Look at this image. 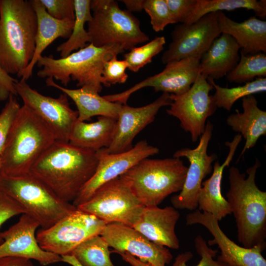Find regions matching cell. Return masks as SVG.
Instances as JSON below:
<instances>
[{
  "label": "cell",
  "mask_w": 266,
  "mask_h": 266,
  "mask_svg": "<svg viewBox=\"0 0 266 266\" xmlns=\"http://www.w3.org/2000/svg\"><path fill=\"white\" fill-rule=\"evenodd\" d=\"M92 19L87 23L90 43L101 47L116 45L124 50L149 40L140 27L139 20L114 0H91Z\"/></svg>",
  "instance_id": "obj_8"
},
{
  "label": "cell",
  "mask_w": 266,
  "mask_h": 266,
  "mask_svg": "<svg viewBox=\"0 0 266 266\" xmlns=\"http://www.w3.org/2000/svg\"><path fill=\"white\" fill-rule=\"evenodd\" d=\"M0 169H1V158H0Z\"/></svg>",
  "instance_id": "obj_47"
},
{
  "label": "cell",
  "mask_w": 266,
  "mask_h": 266,
  "mask_svg": "<svg viewBox=\"0 0 266 266\" xmlns=\"http://www.w3.org/2000/svg\"><path fill=\"white\" fill-rule=\"evenodd\" d=\"M48 13L59 20H74V0H40Z\"/></svg>",
  "instance_id": "obj_39"
},
{
  "label": "cell",
  "mask_w": 266,
  "mask_h": 266,
  "mask_svg": "<svg viewBox=\"0 0 266 266\" xmlns=\"http://www.w3.org/2000/svg\"><path fill=\"white\" fill-rule=\"evenodd\" d=\"M55 141L49 126L23 104L0 154V174L17 176L29 173L35 162Z\"/></svg>",
  "instance_id": "obj_4"
},
{
  "label": "cell",
  "mask_w": 266,
  "mask_h": 266,
  "mask_svg": "<svg viewBox=\"0 0 266 266\" xmlns=\"http://www.w3.org/2000/svg\"><path fill=\"white\" fill-rule=\"evenodd\" d=\"M159 149L146 140L138 142L124 152L109 154L101 149L96 152L98 164L93 176L85 185L72 204L76 207L87 201L104 184L120 176L143 159L159 153Z\"/></svg>",
  "instance_id": "obj_16"
},
{
  "label": "cell",
  "mask_w": 266,
  "mask_h": 266,
  "mask_svg": "<svg viewBox=\"0 0 266 266\" xmlns=\"http://www.w3.org/2000/svg\"><path fill=\"white\" fill-rule=\"evenodd\" d=\"M117 254L121 256L124 261L129 263L132 266H153L149 263L140 261L128 252L118 253Z\"/></svg>",
  "instance_id": "obj_44"
},
{
  "label": "cell",
  "mask_w": 266,
  "mask_h": 266,
  "mask_svg": "<svg viewBox=\"0 0 266 266\" xmlns=\"http://www.w3.org/2000/svg\"><path fill=\"white\" fill-rule=\"evenodd\" d=\"M106 225L94 215L77 208L51 227L39 230L36 237L44 250L62 256L70 255L88 238L100 235Z\"/></svg>",
  "instance_id": "obj_10"
},
{
  "label": "cell",
  "mask_w": 266,
  "mask_h": 266,
  "mask_svg": "<svg viewBox=\"0 0 266 266\" xmlns=\"http://www.w3.org/2000/svg\"><path fill=\"white\" fill-rule=\"evenodd\" d=\"M26 214L24 209L13 198L0 191V228L9 219ZM3 240L0 238V244Z\"/></svg>",
  "instance_id": "obj_41"
},
{
  "label": "cell",
  "mask_w": 266,
  "mask_h": 266,
  "mask_svg": "<svg viewBox=\"0 0 266 266\" xmlns=\"http://www.w3.org/2000/svg\"><path fill=\"white\" fill-rule=\"evenodd\" d=\"M144 0H122L129 12H140L143 10V3Z\"/></svg>",
  "instance_id": "obj_45"
},
{
  "label": "cell",
  "mask_w": 266,
  "mask_h": 266,
  "mask_svg": "<svg viewBox=\"0 0 266 266\" xmlns=\"http://www.w3.org/2000/svg\"><path fill=\"white\" fill-rule=\"evenodd\" d=\"M96 152L55 141L32 166L30 172L63 200L70 202L93 176Z\"/></svg>",
  "instance_id": "obj_1"
},
{
  "label": "cell",
  "mask_w": 266,
  "mask_h": 266,
  "mask_svg": "<svg viewBox=\"0 0 266 266\" xmlns=\"http://www.w3.org/2000/svg\"><path fill=\"white\" fill-rule=\"evenodd\" d=\"M62 262L66 263L71 266H81L75 258L71 255L61 256Z\"/></svg>",
  "instance_id": "obj_46"
},
{
  "label": "cell",
  "mask_w": 266,
  "mask_h": 266,
  "mask_svg": "<svg viewBox=\"0 0 266 266\" xmlns=\"http://www.w3.org/2000/svg\"><path fill=\"white\" fill-rule=\"evenodd\" d=\"M106 240L100 235L86 240L71 252L81 266H115L111 262Z\"/></svg>",
  "instance_id": "obj_31"
},
{
  "label": "cell",
  "mask_w": 266,
  "mask_h": 266,
  "mask_svg": "<svg viewBox=\"0 0 266 266\" xmlns=\"http://www.w3.org/2000/svg\"><path fill=\"white\" fill-rule=\"evenodd\" d=\"M75 19L71 33L67 40L57 48L61 58H65L74 50H78L90 43V37L85 25L92 19L91 0H74Z\"/></svg>",
  "instance_id": "obj_30"
},
{
  "label": "cell",
  "mask_w": 266,
  "mask_h": 266,
  "mask_svg": "<svg viewBox=\"0 0 266 266\" xmlns=\"http://www.w3.org/2000/svg\"></svg>",
  "instance_id": "obj_48"
},
{
  "label": "cell",
  "mask_w": 266,
  "mask_h": 266,
  "mask_svg": "<svg viewBox=\"0 0 266 266\" xmlns=\"http://www.w3.org/2000/svg\"><path fill=\"white\" fill-rule=\"evenodd\" d=\"M195 246L200 259L195 266H228L224 263L214 260L218 251L210 248L201 235H197L195 240ZM193 257V253L186 251L178 254L171 266H188L187 263Z\"/></svg>",
  "instance_id": "obj_35"
},
{
  "label": "cell",
  "mask_w": 266,
  "mask_h": 266,
  "mask_svg": "<svg viewBox=\"0 0 266 266\" xmlns=\"http://www.w3.org/2000/svg\"><path fill=\"white\" fill-rule=\"evenodd\" d=\"M124 52L122 47L116 45L98 47L89 43L65 58L55 59L52 56H41L36 64L42 68L37 75L42 78L52 77L65 86L72 79L77 82L78 87H91L100 93L104 63Z\"/></svg>",
  "instance_id": "obj_5"
},
{
  "label": "cell",
  "mask_w": 266,
  "mask_h": 266,
  "mask_svg": "<svg viewBox=\"0 0 266 266\" xmlns=\"http://www.w3.org/2000/svg\"><path fill=\"white\" fill-rule=\"evenodd\" d=\"M217 12L221 33L228 34L235 40L240 53H266V21L251 16L243 22H237L222 11Z\"/></svg>",
  "instance_id": "obj_24"
},
{
  "label": "cell",
  "mask_w": 266,
  "mask_h": 266,
  "mask_svg": "<svg viewBox=\"0 0 266 266\" xmlns=\"http://www.w3.org/2000/svg\"><path fill=\"white\" fill-rule=\"evenodd\" d=\"M143 7L155 32L163 31L168 25L175 24L166 0H144Z\"/></svg>",
  "instance_id": "obj_36"
},
{
  "label": "cell",
  "mask_w": 266,
  "mask_h": 266,
  "mask_svg": "<svg viewBox=\"0 0 266 266\" xmlns=\"http://www.w3.org/2000/svg\"><path fill=\"white\" fill-rule=\"evenodd\" d=\"M45 83L47 86L59 90L72 100L77 108L78 120L85 122L95 116L116 120L118 118L123 104L107 100L91 87L84 86L79 89H68L57 84L52 77L47 78Z\"/></svg>",
  "instance_id": "obj_26"
},
{
  "label": "cell",
  "mask_w": 266,
  "mask_h": 266,
  "mask_svg": "<svg viewBox=\"0 0 266 266\" xmlns=\"http://www.w3.org/2000/svg\"><path fill=\"white\" fill-rule=\"evenodd\" d=\"M260 166L257 159L247 169V176L235 166L229 169L226 200L235 219L238 241L248 248L257 245L266 247V192L255 181Z\"/></svg>",
  "instance_id": "obj_2"
},
{
  "label": "cell",
  "mask_w": 266,
  "mask_h": 266,
  "mask_svg": "<svg viewBox=\"0 0 266 266\" xmlns=\"http://www.w3.org/2000/svg\"><path fill=\"white\" fill-rule=\"evenodd\" d=\"M221 34L218 12L208 13L191 24L180 23L171 33V42L162 62L166 64L187 58L200 60Z\"/></svg>",
  "instance_id": "obj_12"
},
{
  "label": "cell",
  "mask_w": 266,
  "mask_h": 266,
  "mask_svg": "<svg viewBox=\"0 0 266 266\" xmlns=\"http://www.w3.org/2000/svg\"><path fill=\"white\" fill-rule=\"evenodd\" d=\"M0 266H35L31 260L8 257L0 259Z\"/></svg>",
  "instance_id": "obj_43"
},
{
  "label": "cell",
  "mask_w": 266,
  "mask_h": 266,
  "mask_svg": "<svg viewBox=\"0 0 266 266\" xmlns=\"http://www.w3.org/2000/svg\"><path fill=\"white\" fill-rule=\"evenodd\" d=\"M0 67L21 77L35 50L36 14L27 0H0Z\"/></svg>",
  "instance_id": "obj_3"
},
{
  "label": "cell",
  "mask_w": 266,
  "mask_h": 266,
  "mask_svg": "<svg viewBox=\"0 0 266 266\" xmlns=\"http://www.w3.org/2000/svg\"><path fill=\"white\" fill-rule=\"evenodd\" d=\"M166 42L164 36H158L142 46L132 48L124 55L128 69L133 72H137L151 63L153 57L164 49Z\"/></svg>",
  "instance_id": "obj_34"
},
{
  "label": "cell",
  "mask_w": 266,
  "mask_h": 266,
  "mask_svg": "<svg viewBox=\"0 0 266 266\" xmlns=\"http://www.w3.org/2000/svg\"><path fill=\"white\" fill-rule=\"evenodd\" d=\"M116 124V119L105 116H98L96 121L89 123L77 119L72 128L68 143L94 152L108 148L114 138Z\"/></svg>",
  "instance_id": "obj_28"
},
{
  "label": "cell",
  "mask_w": 266,
  "mask_h": 266,
  "mask_svg": "<svg viewBox=\"0 0 266 266\" xmlns=\"http://www.w3.org/2000/svg\"><path fill=\"white\" fill-rule=\"evenodd\" d=\"M17 80L0 67V101L8 100L11 95H17L14 86Z\"/></svg>",
  "instance_id": "obj_42"
},
{
  "label": "cell",
  "mask_w": 266,
  "mask_h": 266,
  "mask_svg": "<svg viewBox=\"0 0 266 266\" xmlns=\"http://www.w3.org/2000/svg\"><path fill=\"white\" fill-rule=\"evenodd\" d=\"M31 1L36 14L37 28L33 57L21 76L26 81L32 76L35 65L46 48L58 38H69L74 21L56 19L48 13L40 0Z\"/></svg>",
  "instance_id": "obj_23"
},
{
  "label": "cell",
  "mask_w": 266,
  "mask_h": 266,
  "mask_svg": "<svg viewBox=\"0 0 266 266\" xmlns=\"http://www.w3.org/2000/svg\"><path fill=\"white\" fill-rule=\"evenodd\" d=\"M200 60L187 58L166 64L160 72L149 76L121 93L104 96L107 100L123 104L131 95L144 87H152L155 92L175 95L187 92L197 79Z\"/></svg>",
  "instance_id": "obj_15"
},
{
  "label": "cell",
  "mask_w": 266,
  "mask_h": 266,
  "mask_svg": "<svg viewBox=\"0 0 266 266\" xmlns=\"http://www.w3.org/2000/svg\"><path fill=\"white\" fill-rule=\"evenodd\" d=\"M213 89L207 78L199 74L187 92L170 95L172 102L166 113L179 120L181 127L190 133L193 142L204 133L207 118L217 110L213 95H209Z\"/></svg>",
  "instance_id": "obj_11"
},
{
  "label": "cell",
  "mask_w": 266,
  "mask_h": 266,
  "mask_svg": "<svg viewBox=\"0 0 266 266\" xmlns=\"http://www.w3.org/2000/svg\"><path fill=\"white\" fill-rule=\"evenodd\" d=\"M17 95L24 105L36 114L53 132L56 141L68 143L78 112L70 106L68 97L63 93L57 98L44 96L21 79L14 83Z\"/></svg>",
  "instance_id": "obj_14"
},
{
  "label": "cell",
  "mask_w": 266,
  "mask_h": 266,
  "mask_svg": "<svg viewBox=\"0 0 266 266\" xmlns=\"http://www.w3.org/2000/svg\"><path fill=\"white\" fill-rule=\"evenodd\" d=\"M213 130V124L207 121L204 132L200 136L199 144L196 148H182L173 154L174 158L185 157L189 162L182 190L170 199L173 207L176 209L193 211L198 208V197L202 182L212 171V163L217 157L214 153L210 155L207 153Z\"/></svg>",
  "instance_id": "obj_13"
},
{
  "label": "cell",
  "mask_w": 266,
  "mask_h": 266,
  "mask_svg": "<svg viewBox=\"0 0 266 266\" xmlns=\"http://www.w3.org/2000/svg\"><path fill=\"white\" fill-rule=\"evenodd\" d=\"M144 206L120 176L101 186L77 208L106 224L117 223L133 227Z\"/></svg>",
  "instance_id": "obj_9"
},
{
  "label": "cell",
  "mask_w": 266,
  "mask_h": 266,
  "mask_svg": "<svg viewBox=\"0 0 266 266\" xmlns=\"http://www.w3.org/2000/svg\"><path fill=\"white\" fill-rule=\"evenodd\" d=\"M243 112L235 110L227 118V125L245 139L239 159L246 150L253 148L260 137L266 134V112L258 106L253 95L242 99Z\"/></svg>",
  "instance_id": "obj_27"
},
{
  "label": "cell",
  "mask_w": 266,
  "mask_h": 266,
  "mask_svg": "<svg viewBox=\"0 0 266 266\" xmlns=\"http://www.w3.org/2000/svg\"><path fill=\"white\" fill-rule=\"evenodd\" d=\"M100 235L114 248L111 253L128 252L153 266H166L173 258L168 248L150 241L133 227L121 223L106 224Z\"/></svg>",
  "instance_id": "obj_17"
},
{
  "label": "cell",
  "mask_w": 266,
  "mask_h": 266,
  "mask_svg": "<svg viewBox=\"0 0 266 266\" xmlns=\"http://www.w3.org/2000/svg\"><path fill=\"white\" fill-rule=\"evenodd\" d=\"M207 79L215 90L213 97L216 107L228 111L231 110L234 102L239 99L266 91V77L257 78L244 85L233 88L223 87L217 84L213 79Z\"/></svg>",
  "instance_id": "obj_32"
},
{
  "label": "cell",
  "mask_w": 266,
  "mask_h": 266,
  "mask_svg": "<svg viewBox=\"0 0 266 266\" xmlns=\"http://www.w3.org/2000/svg\"><path fill=\"white\" fill-rule=\"evenodd\" d=\"M15 96H9L0 112V155L21 107Z\"/></svg>",
  "instance_id": "obj_38"
},
{
  "label": "cell",
  "mask_w": 266,
  "mask_h": 266,
  "mask_svg": "<svg viewBox=\"0 0 266 266\" xmlns=\"http://www.w3.org/2000/svg\"><path fill=\"white\" fill-rule=\"evenodd\" d=\"M241 8L253 10L259 18L266 17V0H197L194 9L184 24H191L209 13Z\"/></svg>",
  "instance_id": "obj_29"
},
{
  "label": "cell",
  "mask_w": 266,
  "mask_h": 266,
  "mask_svg": "<svg viewBox=\"0 0 266 266\" xmlns=\"http://www.w3.org/2000/svg\"><path fill=\"white\" fill-rule=\"evenodd\" d=\"M242 137L236 134L231 141L225 142L229 148L228 155L224 162L221 164L217 161L213 166L211 176L203 181L200 190L198 208L199 210L213 215L218 221L231 214L230 205L223 196L221 184L223 171L229 166L233 160L237 147L242 140Z\"/></svg>",
  "instance_id": "obj_22"
},
{
  "label": "cell",
  "mask_w": 266,
  "mask_h": 266,
  "mask_svg": "<svg viewBox=\"0 0 266 266\" xmlns=\"http://www.w3.org/2000/svg\"><path fill=\"white\" fill-rule=\"evenodd\" d=\"M188 167L179 158H145L120 175L145 206H158L167 197L180 192Z\"/></svg>",
  "instance_id": "obj_6"
},
{
  "label": "cell",
  "mask_w": 266,
  "mask_h": 266,
  "mask_svg": "<svg viewBox=\"0 0 266 266\" xmlns=\"http://www.w3.org/2000/svg\"><path fill=\"white\" fill-rule=\"evenodd\" d=\"M226 77L230 82L237 83L249 82L256 77H266V53L259 52L248 55L240 53L238 63Z\"/></svg>",
  "instance_id": "obj_33"
},
{
  "label": "cell",
  "mask_w": 266,
  "mask_h": 266,
  "mask_svg": "<svg viewBox=\"0 0 266 266\" xmlns=\"http://www.w3.org/2000/svg\"><path fill=\"white\" fill-rule=\"evenodd\" d=\"M171 102L170 94L163 93L154 101L143 106L134 107L122 104L112 142L108 148L101 150L106 153L115 154L131 149L135 136L154 121L161 108L169 106Z\"/></svg>",
  "instance_id": "obj_20"
},
{
  "label": "cell",
  "mask_w": 266,
  "mask_h": 266,
  "mask_svg": "<svg viewBox=\"0 0 266 266\" xmlns=\"http://www.w3.org/2000/svg\"><path fill=\"white\" fill-rule=\"evenodd\" d=\"M179 217L178 211L171 206H144L133 228L155 243L178 249L179 240L175 228Z\"/></svg>",
  "instance_id": "obj_21"
},
{
  "label": "cell",
  "mask_w": 266,
  "mask_h": 266,
  "mask_svg": "<svg viewBox=\"0 0 266 266\" xmlns=\"http://www.w3.org/2000/svg\"><path fill=\"white\" fill-rule=\"evenodd\" d=\"M174 23H185L194 9L197 0H166Z\"/></svg>",
  "instance_id": "obj_40"
},
{
  "label": "cell",
  "mask_w": 266,
  "mask_h": 266,
  "mask_svg": "<svg viewBox=\"0 0 266 266\" xmlns=\"http://www.w3.org/2000/svg\"><path fill=\"white\" fill-rule=\"evenodd\" d=\"M114 56L104 64L101 72L100 83L106 87L126 82L128 75L126 70L128 68L126 62L119 60Z\"/></svg>",
  "instance_id": "obj_37"
},
{
  "label": "cell",
  "mask_w": 266,
  "mask_h": 266,
  "mask_svg": "<svg viewBox=\"0 0 266 266\" xmlns=\"http://www.w3.org/2000/svg\"><path fill=\"white\" fill-rule=\"evenodd\" d=\"M39 224L34 219L23 214L19 221L0 233V259L8 257L34 260L45 266L62 262L61 256L42 249L38 243L36 231Z\"/></svg>",
  "instance_id": "obj_18"
},
{
  "label": "cell",
  "mask_w": 266,
  "mask_h": 266,
  "mask_svg": "<svg viewBox=\"0 0 266 266\" xmlns=\"http://www.w3.org/2000/svg\"><path fill=\"white\" fill-rule=\"evenodd\" d=\"M239 50L232 36L221 33L200 58V74L213 80L226 76L238 63Z\"/></svg>",
  "instance_id": "obj_25"
},
{
  "label": "cell",
  "mask_w": 266,
  "mask_h": 266,
  "mask_svg": "<svg viewBox=\"0 0 266 266\" xmlns=\"http://www.w3.org/2000/svg\"><path fill=\"white\" fill-rule=\"evenodd\" d=\"M185 219L187 225H201L212 234L213 239L208 241V245H217L221 251L218 261L228 266H266L262 254L266 247L257 245L248 248L235 243L222 230L218 220L212 214L196 209Z\"/></svg>",
  "instance_id": "obj_19"
},
{
  "label": "cell",
  "mask_w": 266,
  "mask_h": 266,
  "mask_svg": "<svg viewBox=\"0 0 266 266\" xmlns=\"http://www.w3.org/2000/svg\"><path fill=\"white\" fill-rule=\"evenodd\" d=\"M0 191L15 200L42 229L51 227L77 209L30 173L17 176L0 174Z\"/></svg>",
  "instance_id": "obj_7"
}]
</instances>
